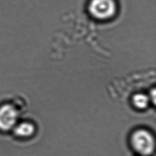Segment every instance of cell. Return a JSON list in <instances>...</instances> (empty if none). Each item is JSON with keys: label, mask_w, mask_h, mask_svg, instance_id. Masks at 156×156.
<instances>
[{"label": "cell", "mask_w": 156, "mask_h": 156, "mask_svg": "<svg viewBox=\"0 0 156 156\" xmlns=\"http://www.w3.org/2000/svg\"><path fill=\"white\" fill-rule=\"evenodd\" d=\"M131 144L136 152L141 155H149L155 149V140L152 135L145 129H138L131 136Z\"/></svg>", "instance_id": "obj_1"}, {"label": "cell", "mask_w": 156, "mask_h": 156, "mask_svg": "<svg viewBox=\"0 0 156 156\" xmlns=\"http://www.w3.org/2000/svg\"><path fill=\"white\" fill-rule=\"evenodd\" d=\"M88 10L93 18L105 20L115 15L117 5L115 0H90Z\"/></svg>", "instance_id": "obj_2"}, {"label": "cell", "mask_w": 156, "mask_h": 156, "mask_svg": "<svg viewBox=\"0 0 156 156\" xmlns=\"http://www.w3.org/2000/svg\"><path fill=\"white\" fill-rule=\"evenodd\" d=\"M18 112L12 104H5L0 107V130L7 131L13 129L17 123Z\"/></svg>", "instance_id": "obj_3"}, {"label": "cell", "mask_w": 156, "mask_h": 156, "mask_svg": "<svg viewBox=\"0 0 156 156\" xmlns=\"http://www.w3.org/2000/svg\"><path fill=\"white\" fill-rule=\"evenodd\" d=\"M34 125L28 121H23L16 124L13 127L15 134L21 138H27L32 136L35 132Z\"/></svg>", "instance_id": "obj_4"}, {"label": "cell", "mask_w": 156, "mask_h": 156, "mask_svg": "<svg viewBox=\"0 0 156 156\" xmlns=\"http://www.w3.org/2000/svg\"><path fill=\"white\" fill-rule=\"evenodd\" d=\"M150 98L143 93L135 94L132 98V104L138 109L146 108L150 102Z\"/></svg>", "instance_id": "obj_5"}]
</instances>
